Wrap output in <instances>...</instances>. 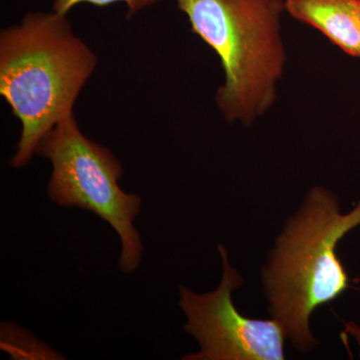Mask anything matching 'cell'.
<instances>
[{
    "label": "cell",
    "instance_id": "cell-1",
    "mask_svg": "<svg viewBox=\"0 0 360 360\" xmlns=\"http://www.w3.org/2000/svg\"><path fill=\"white\" fill-rule=\"evenodd\" d=\"M68 15L30 13L0 32V94L21 124L13 167H25L44 135L72 115L96 70V53Z\"/></svg>",
    "mask_w": 360,
    "mask_h": 360
},
{
    "label": "cell",
    "instance_id": "cell-2",
    "mask_svg": "<svg viewBox=\"0 0 360 360\" xmlns=\"http://www.w3.org/2000/svg\"><path fill=\"white\" fill-rule=\"evenodd\" d=\"M360 225V200L341 213L338 198L321 186L312 187L295 214L286 220L262 271V285L272 319L303 354L319 340L310 317L348 288V276L336 246Z\"/></svg>",
    "mask_w": 360,
    "mask_h": 360
},
{
    "label": "cell",
    "instance_id": "cell-3",
    "mask_svg": "<svg viewBox=\"0 0 360 360\" xmlns=\"http://www.w3.org/2000/svg\"><path fill=\"white\" fill-rule=\"evenodd\" d=\"M193 33L217 52L224 72L217 108L229 122L251 125L276 103L285 68L284 0H175Z\"/></svg>",
    "mask_w": 360,
    "mask_h": 360
},
{
    "label": "cell",
    "instance_id": "cell-4",
    "mask_svg": "<svg viewBox=\"0 0 360 360\" xmlns=\"http://www.w3.org/2000/svg\"><path fill=\"white\" fill-rule=\"evenodd\" d=\"M37 155L51 163L47 186L51 201L89 210L110 224L122 241L120 269L123 274L134 272L143 255L141 236L134 226L142 200L120 186L123 170L118 158L82 134L75 113L44 135Z\"/></svg>",
    "mask_w": 360,
    "mask_h": 360
},
{
    "label": "cell",
    "instance_id": "cell-5",
    "mask_svg": "<svg viewBox=\"0 0 360 360\" xmlns=\"http://www.w3.org/2000/svg\"><path fill=\"white\" fill-rule=\"evenodd\" d=\"M222 279L212 292H193L179 288V307L186 316L184 330L193 336L200 350L182 357L186 360H283L281 324L274 319H248L234 307L232 293L245 281L229 262V252L219 245Z\"/></svg>",
    "mask_w": 360,
    "mask_h": 360
},
{
    "label": "cell",
    "instance_id": "cell-6",
    "mask_svg": "<svg viewBox=\"0 0 360 360\" xmlns=\"http://www.w3.org/2000/svg\"><path fill=\"white\" fill-rule=\"evenodd\" d=\"M360 0H284L285 11L360 58Z\"/></svg>",
    "mask_w": 360,
    "mask_h": 360
},
{
    "label": "cell",
    "instance_id": "cell-7",
    "mask_svg": "<svg viewBox=\"0 0 360 360\" xmlns=\"http://www.w3.org/2000/svg\"><path fill=\"white\" fill-rule=\"evenodd\" d=\"M161 0H52V11L61 14H68L71 9L79 4L103 7L115 4H123L127 6V18H132L143 9L155 6Z\"/></svg>",
    "mask_w": 360,
    "mask_h": 360
},
{
    "label": "cell",
    "instance_id": "cell-8",
    "mask_svg": "<svg viewBox=\"0 0 360 360\" xmlns=\"http://www.w3.org/2000/svg\"><path fill=\"white\" fill-rule=\"evenodd\" d=\"M345 333L347 335L352 336L357 343L359 348V356H360V326L359 324L355 323L354 321H349L345 326Z\"/></svg>",
    "mask_w": 360,
    "mask_h": 360
},
{
    "label": "cell",
    "instance_id": "cell-9",
    "mask_svg": "<svg viewBox=\"0 0 360 360\" xmlns=\"http://www.w3.org/2000/svg\"><path fill=\"white\" fill-rule=\"evenodd\" d=\"M360 2V1H359Z\"/></svg>",
    "mask_w": 360,
    "mask_h": 360
}]
</instances>
